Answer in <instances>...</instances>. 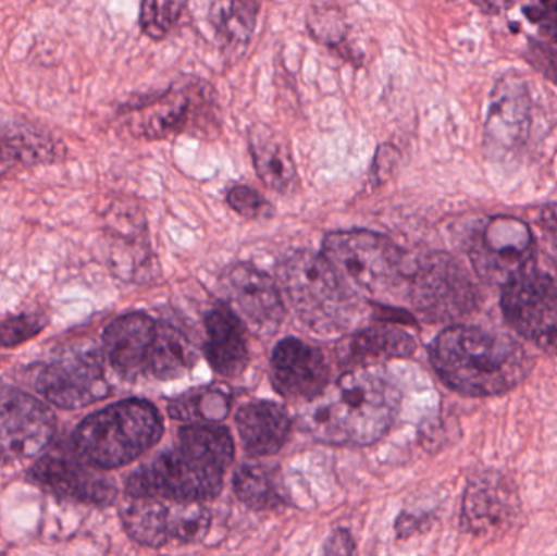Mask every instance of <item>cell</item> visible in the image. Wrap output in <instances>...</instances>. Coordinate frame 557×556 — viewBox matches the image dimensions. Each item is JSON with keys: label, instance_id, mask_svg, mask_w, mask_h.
I'll list each match as a JSON object with an SVG mask.
<instances>
[{"label": "cell", "instance_id": "6da1fadb", "mask_svg": "<svg viewBox=\"0 0 557 556\" xmlns=\"http://www.w3.org/2000/svg\"><path fill=\"white\" fill-rule=\"evenodd\" d=\"M447 387L465 397H499L519 387L532 372V356L512 336L454 323L429 349Z\"/></svg>", "mask_w": 557, "mask_h": 556}, {"label": "cell", "instance_id": "7a4b0ae2", "mask_svg": "<svg viewBox=\"0 0 557 556\" xmlns=\"http://www.w3.org/2000/svg\"><path fill=\"white\" fill-rule=\"evenodd\" d=\"M234 441L224 427L191 423L178 433V446L140 467L126 482L127 496H156L172 503L215 498L234 460Z\"/></svg>", "mask_w": 557, "mask_h": 556}, {"label": "cell", "instance_id": "3957f363", "mask_svg": "<svg viewBox=\"0 0 557 556\" xmlns=\"http://www.w3.org/2000/svg\"><path fill=\"white\" fill-rule=\"evenodd\" d=\"M399 401L398 388L382 369L354 368L310 401L301 427L321 443L369 446L388 433Z\"/></svg>", "mask_w": 557, "mask_h": 556}, {"label": "cell", "instance_id": "277c9868", "mask_svg": "<svg viewBox=\"0 0 557 556\" xmlns=\"http://www.w3.org/2000/svg\"><path fill=\"white\" fill-rule=\"evenodd\" d=\"M277 274L292 309L313 332L337 335L359 322V294L324 255L294 251L278 264Z\"/></svg>", "mask_w": 557, "mask_h": 556}, {"label": "cell", "instance_id": "5b68a950", "mask_svg": "<svg viewBox=\"0 0 557 556\" xmlns=\"http://www.w3.org/2000/svg\"><path fill=\"white\" fill-rule=\"evenodd\" d=\"M131 136L139 140L169 137H214L221 133L222 114L218 91L201 77H183L156 94L143 95L121 104Z\"/></svg>", "mask_w": 557, "mask_h": 556}, {"label": "cell", "instance_id": "8992f818", "mask_svg": "<svg viewBox=\"0 0 557 556\" xmlns=\"http://www.w3.org/2000/svg\"><path fill=\"white\" fill-rule=\"evenodd\" d=\"M163 433L162 418L146 400H124L85 418L74 433L77 454L100 469H116L152 449Z\"/></svg>", "mask_w": 557, "mask_h": 556}, {"label": "cell", "instance_id": "52a82bcc", "mask_svg": "<svg viewBox=\"0 0 557 556\" xmlns=\"http://www.w3.org/2000/svg\"><path fill=\"white\" fill-rule=\"evenodd\" d=\"M323 255L347 283L370 296L383 297L405 280L401 250L376 232H331Z\"/></svg>", "mask_w": 557, "mask_h": 556}, {"label": "cell", "instance_id": "ba28073f", "mask_svg": "<svg viewBox=\"0 0 557 556\" xmlns=\"http://www.w3.org/2000/svg\"><path fill=\"white\" fill-rule=\"evenodd\" d=\"M409 299L431 323H457L480 306V291L467 268L444 251L419 258L409 277Z\"/></svg>", "mask_w": 557, "mask_h": 556}, {"label": "cell", "instance_id": "9c48e42d", "mask_svg": "<svg viewBox=\"0 0 557 556\" xmlns=\"http://www.w3.org/2000/svg\"><path fill=\"white\" fill-rule=\"evenodd\" d=\"M510 329L542 351L557 353V280L533 261L510 277L500 297Z\"/></svg>", "mask_w": 557, "mask_h": 556}, {"label": "cell", "instance_id": "30bf717a", "mask_svg": "<svg viewBox=\"0 0 557 556\" xmlns=\"http://www.w3.org/2000/svg\"><path fill=\"white\" fill-rule=\"evenodd\" d=\"M468 255L484 283L503 287L510 277L535 261V235L522 219L493 215L474 227Z\"/></svg>", "mask_w": 557, "mask_h": 556}, {"label": "cell", "instance_id": "8fae6325", "mask_svg": "<svg viewBox=\"0 0 557 556\" xmlns=\"http://www.w3.org/2000/svg\"><path fill=\"white\" fill-rule=\"evenodd\" d=\"M221 293L242 322L260 336L276 333L285 309L277 284L251 264H235L222 274Z\"/></svg>", "mask_w": 557, "mask_h": 556}, {"label": "cell", "instance_id": "7c38bea8", "mask_svg": "<svg viewBox=\"0 0 557 556\" xmlns=\"http://www.w3.org/2000/svg\"><path fill=\"white\" fill-rule=\"evenodd\" d=\"M54 433V415L42 401L22 392L0 395V459H32L49 446Z\"/></svg>", "mask_w": 557, "mask_h": 556}, {"label": "cell", "instance_id": "4fadbf2b", "mask_svg": "<svg viewBox=\"0 0 557 556\" xmlns=\"http://www.w3.org/2000/svg\"><path fill=\"white\" fill-rule=\"evenodd\" d=\"M36 391L55 407L75 410L107 397L110 385L100 356L95 351H78L42 369Z\"/></svg>", "mask_w": 557, "mask_h": 556}, {"label": "cell", "instance_id": "5bb4252c", "mask_svg": "<svg viewBox=\"0 0 557 556\" xmlns=\"http://www.w3.org/2000/svg\"><path fill=\"white\" fill-rule=\"evenodd\" d=\"M522 511L519 492L512 480L497 470H484L468 483L461 526L468 534L491 538L507 531Z\"/></svg>", "mask_w": 557, "mask_h": 556}, {"label": "cell", "instance_id": "9a60e30c", "mask_svg": "<svg viewBox=\"0 0 557 556\" xmlns=\"http://www.w3.org/2000/svg\"><path fill=\"white\" fill-rule=\"evenodd\" d=\"M29 477L52 495L84 505L108 506L116 499L117 489L100 467L78 454H49L41 457L29 470Z\"/></svg>", "mask_w": 557, "mask_h": 556}, {"label": "cell", "instance_id": "2e32d148", "mask_svg": "<svg viewBox=\"0 0 557 556\" xmlns=\"http://www.w3.org/2000/svg\"><path fill=\"white\" fill-rule=\"evenodd\" d=\"M271 372L278 394L290 400H314L330 384V365L323 353L300 339L278 343Z\"/></svg>", "mask_w": 557, "mask_h": 556}, {"label": "cell", "instance_id": "e0dca14e", "mask_svg": "<svg viewBox=\"0 0 557 556\" xmlns=\"http://www.w3.org/2000/svg\"><path fill=\"white\" fill-rule=\"evenodd\" d=\"M532 126V97L527 84L509 75L500 78L491 94L484 127V147L491 152H509L525 143Z\"/></svg>", "mask_w": 557, "mask_h": 556}, {"label": "cell", "instance_id": "ac0fdd59", "mask_svg": "<svg viewBox=\"0 0 557 556\" xmlns=\"http://www.w3.org/2000/svg\"><path fill=\"white\" fill-rule=\"evenodd\" d=\"M159 322L143 312L127 313L104 330L103 345L111 368L127 381L147 375Z\"/></svg>", "mask_w": 557, "mask_h": 556}, {"label": "cell", "instance_id": "d6986e66", "mask_svg": "<svg viewBox=\"0 0 557 556\" xmlns=\"http://www.w3.org/2000/svg\"><path fill=\"white\" fill-rule=\"evenodd\" d=\"M206 358L218 374L240 378L250 361L247 332L240 317L228 306H218L206 317Z\"/></svg>", "mask_w": 557, "mask_h": 556}, {"label": "cell", "instance_id": "ffe728a7", "mask_svg": "<svg viewBox=\"0 0 557 556\" xmlns=\"http://www.w3.org/2000/svg\"><path fill=\"white\" fill-rule=\"evenodd\" d=\"M248 149L258 178L278 195H292L298 188V172L287 140L263 123L248 129Z\"/></svg>", "mask_w": 557, "mask_h": 556}, {"label": "cell", "instance_id": "44dd1931", "mask_svg": "<svg viewBox=\"0 0 557 556\" xmlns=\"http://www.w3.org/2000/svg\"><path fill=\"white\" fill-rule=\"evenodd\" d=\"M416 339L395 325L367 326L347 336L337 346V358L347 368H362L375 361L409 358L414 355Z\"/></svg>", "mask_w": 557, "mask_h": 556}, {"label": "cell", "instance_id": "7402d4cb", "mask_svg": "<svg viewBox=\"0 0 557 556\" xmlns=\"http://www.w3.org/2000/svg\"><path fill=\"white\" fill-rule=\"evenodd\" d=\"M242 444L250 456H273L287 443L290 418L273 401H251L237 413Z\"/></svg>", "mask_w": 557, "mask_h": 556}, {"label": "cell", "instance_id": "603a6c76", "mask_svg": "<svg viewBox=\"0 0 557 556\" xmlns=\"http://www.w3.org/2000/svg\"><path fill=\"white\" fill-rule=\"evenodd\" d=\"M260 10V0H214L211 3L209 23L225 54L238 59L247 51L257 29Z\"/></svg>", "mask_w": 557, "mask_h": 556}, {"label": "cell", "instance_id": "cb8c5ba5", "mask_svg": "<svg viewBox=\"0 0 557 556\" xmlns=\"http://www.w3.org/2000/svg\"><path fill=\"white\" fill-rule=\"evenodd\" d=\"M64 152L61 144L39 127L23 121H0V163L36 165L52 162Z\"/></svg>", "mask_w": 557, "mask_h": 556}, {"label": "cell", "instance_id": "d4e9b609", "mask_svg": "<svg viewBox=\"0 0 557 556\" xmlns=\"http://www.w3.org/2000/svg\"><path fill=\"white\" fill-rule=\"evenodd\" d=\"M124 528L137 544L163 547L172 541V506L156 496H127L121 508Z\"/></svg>", "mask_w": 557, "mask_h": 556}, {"label": "cell", "instance_id": "484cf974", "mask_svg": "<svg viewBox=\"0 0 557 556\" xmlns=\"http://www.w3.org/2000/svg\"><path fill=\"white\" fill-rule=\"evenodd\" d=\"M198 353L191 336L172 322H159L147 375L159 381L182 378L196 365Z\"/></svg>", "mask_w": 557, "mask_h": 556}, {"label": "cell", "instance_id": "4316f807", "mask_svg": "<svg viewBox=\"0 0 557 556\" xmlns=\"http://www.w3.org/2000/svg\"><path fill=\"white\" fill-rule=\"evenodd\" d=\"M170 417L188 423H218L231 411V395L222 387H202L175 398Z\"/></svg>", "mask_w": 557, "mask_h": 556}, {"label": "cell", "instance_id": "83f0119b", "mask_svg": "<svg viewBox=\"0 0 557 556\" xmlns=\"http://www.w3.org/2000/svg\"><path fill=\"white\" fill-rule=\"evenodd\" d=\"M234 489L238 499L255 511H271L284 505L276 482L264 467L242 466L235 472Z\"/></svg>", "mask_w": 557, "mask_h": 556}, {"label": "cell", "instance_id": "f1b7e54d", "mask_svg": "<svg viewBox=\"0 0 557 556\" xmlns=\"http://www.w3.org/2000/svg\"><path fill=\"white\" fill-rule=\"evenodd\" d=\"M307 26L308 32L318 42L326 46L350 64H362V54L350 46L349 29L339 12L333 9H317L308 15Z\"/></svg>", "mask_w": 557, "mask_h": 556}, {"label": "cell", "instance_id": "f546056e", "mask_svg": "<svg viewBox=\"0 0 557 556\" xmlns=\"http://www.w3.org/2000/svg\"><path fill=\"white\" fill-rule=\"evenodd\" d=\"M186 9V0H140V29L153 41H163L182 25Z\"/></svg>", "mask_w": 557, "mask_h": 556}, {"label": "cell", "instance_id": "4dcf8cb0", "mask_svg": "<svg viewBox=\"0 0 557 556\" xmlns=\"http://www.w3.org/2000/svg\"><path fill=\"white\" fill-rule=\"evenodd\" d=\"M211 529V512L201 503H173L172 541L198 544Z\"/></svg>", "mask_w": 557, "mask_h": 556}, {"label": "cell", "instance_id": "1f68e13d", "mask_svg": "<svg viewBox=\"0 0 557 556\" xmlns=\"http://www.w3.org/2000/svg\"><path fill=\"white\" fill-rule=\"evenodd\" d=\"M225 199L242 218L267 219L274 214L273 205L260 191L248 185L232 186Z\"/></svg>", "mask_w": 557, "mask_h": 556}, {"label": "cell", "instance_id": "d6a6232c", "mask_svg": "<svg viewBox=\"0 0 557 556\" xmlns=\"http://www.w3.org/2000/svg\"><path fill=\"white\" fill-rule=\"evenodd\" d=\"M46 326V319L36 313L10 317L0 322V346L13 348L38 335Z\"/></svg>", "mask_w": 557, "mask_h": 556}, {"label": "cell", "instance_id": "836d02e7", "mask_svg": "<svg viewBox=\"0 0 557 556\" xmlns=\"http://www.w3.org/2000/svg\"><path fill=\"white\" fill-rule=\"evenodd\" d=\"M523 59L557 87V46L545 39L529 36Z\"/></svg>", "mask_w": 557, "mask_h": 556}, {"label": "cell", "instance_id": "e575fe53", "mask_svg": "<svg viewBox=\"0 0 557 556\" xmlns=\"http://www.w3.org/2000/svg\"><path fill=\"white\" fill-rule=\"evenodd\" d=\"M523 15L533 25L539 26L540 35L557 46V15L546 12L543 7L522 5Z\"/></svg>", "mask_w": 557, "mask_h": 556}, {"label": "cell", "instance_id": "d590c367", "mask_svg": "<svg viewBox=\"0 0 557 556\" xmlns=\"http://www.w3.org/2000/svg\"><path fill=\"white\" fill-rule=\"evenodd\" d=\"M354 542L346 531H337L324 547V554L347 555L352 554Z\"/></svg>", "mask_w": 557, "mask_h": 556}, {"label": "cell", "instance_id": "8d00e7d4", "mask_svg": "<svg viewBox=\"0 0 557 556\" xmlns=\"http://www.w3.org/2000/svg\"><path fill=\"white\" fill-rule=\"evenodd\" d=\"M471 2L486 15H500V13L509 12L522 0H471Z\"/></svg>", "mask_w": 557, "mask_h": 556}, {"label": "cell", "instance_id": "74e56055", "mask_svg": "<svg viewBox=\"0 0 557 556\" xmlns=\"http://www.w3.org/2000/svg\"><path fill=\"white\" fill-rule=\"evenodd\" d=\"M540 5H542L546 12L557 15V0H540Z\"/></svg>", "mask_w": 557, "mask_h": 556}, {"label": "cell", "instance_id": "f35d334b", "mask_svg": "<svg viewBox=\"0 0 557 556\" xmlns=\"http://www.w3.org/2000/svg\"><path fill=\"white\" fill-rule=\"evenodd\" d=\"M510 26H512V32H513V33H519V28H520V26H519V25H517V23H510Z\"/></svg>", "mask_w": 557, "mask_h": 556}]
</instances>
